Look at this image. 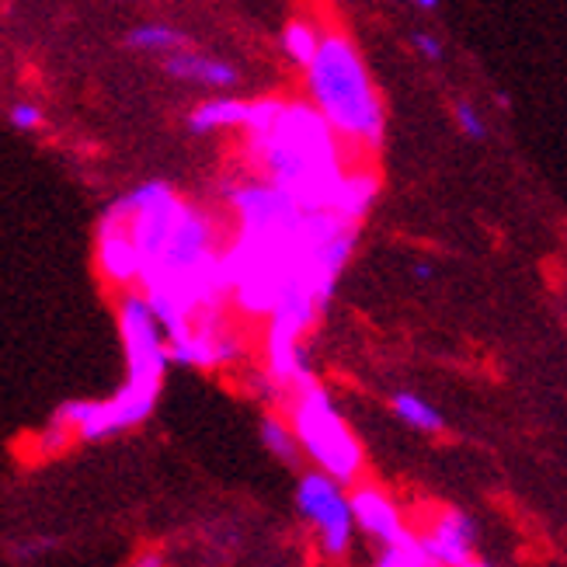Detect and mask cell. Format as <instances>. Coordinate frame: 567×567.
Returning <instances> with one entry per match:
<instances>
[{"mask_svg":"<svg viewBox=\"0 0 567 567\" xmlns=\"http://www.w3.org/2000/svg\"><path fill=\"white\" fill-rule=\"evenodd\" d=\"M167 78L185 81V84H199L209 91H234L240 84V70L219 56H206L199 49H178V53L164 56Z\"/></svg>","mask_w":567,"mask_h":567,"instance_id":"obj_10","label":"cell"},{"mask_svg":"<svg viewBox=\"0 0 567 567\" xmlns=\"http://www.w3.org/2000/svg\"><path fill=\"white\" fill-rule=\"evenodd\" d=\"M352 512H355L359 533L365 539H373L377 547H393L417 536L404 508L398 505V498H393L383 484H373L365 477L352 484Z\"/></svg>","mask_w":567,"mask_h":567,"instance_id":"obj_7","label":"cell"},{"mask_svg":"<svg viewBox=\"0 0 567 567\" xmlns=\"http://www.w3.org/2000/svg\"><path fill=\"white\" fill-rule=\"evenodd\" d=\"M126 45L136 49V53L171 56V53H178V49H188V35L182 29H175V24L151 21V24H136V29L126 35Z\"/></svg>","mask_w":567,"mask_h":567,"instance_id":"obj_16","label":"cell"},{"mask_svg":"<svg viewBox=\"0 0 567 567\" xmlns=\"http://www.w3.org/2000/svg\"><path fill=\"white\" fill-rule=\"evenodd\" d=\"M279 408L286 411L310 466L331 474L334 481L349 484V487L362 481L365 450L324 383L310 377L307 383L292 386Z\"/></svg>","mask_w":567,"mask_h":567,"instance_id":"obj_3","label":"cell"},{"mask_svg":"<svg viewBox=\"0 0 567 567\" xmlns=\"http://www.w3.org/2000/svg\"><path fill=\"white\" fill-rule=\"evenodd\" d=\"M296 512H300L320 560L341 564L352 554L359 526H355L349 484H341L331 474L310 466V471H303L300 481H296Z\"/></svg>","mask_w":567,"mask_h":567,"instance_id":"obj_4","label":"cell"},{"mask_svg":"<svg viewBox=\"0 0 567 567\" xmlns=\"http://www.w3.org/2000/svg\"><path fill=\"white\" fill-rule=\"evenodd\" d=\"M97 268L118 289H136L143 279V258L136 251V240L126 227V219L105 209L97 224Z\"/></svg>","mask_w":567,"mask_h":567,"instance_id":"obj_9","label":"cell"},{"mask_svg":"<svg viewBox=\"0 0 567 567\" xmlns=\"http://www.w3.org/2000/svg\"><path fill=\"white\" fill-rule=\"evenodd\" d=\"M411 276H414V279H422V282H429V279L435 276V265H432V261H417V265L411 268Z\"/></svg>","mask_w":567,"mask_h":567,"instance_id":"obj_22","label":"cell"},{"mask_svg":"<svg viewBox=\"0 0 567 567\" xmlns=\"http://www.w3.org/2000/svg\"><path fill=\"white\" fill-rule=\"evenodd\" d=\"M251 118V97H234V94H216L206 97L192 112H188V130L195 136H209V133H227L248 126Z\"/></svg>","mask_w":567,"mask_h":567,"instance_id":"obj_11","label":"cell"},{"mask_svg":"<svg viewBox=\"0 0 567 567\" xmlns=\"http://www.w3.org/2000/svg\"><path fill=\"white\" fill-rule=\"evenodd\" d=\"M171 362L188 369H224L244 359V338L230 328L227 310L199 317L188 331L167 338Z\"/></svg>","mask_w":567,"mask_h":567,"instance_id":"obj_6","label":"cell"},{"mask_svg":"<svg viewBox=\"0 0 567 567\" xmlns=\"http://www.w3.org/2000/svg\"><path fill=\"white\" fill-rule=\"evenodd\" d=\"M377 195H380V178L373 171L355 167L344 175L341 188H338V199H334V213L349 224H362L369 216V209L377 206Z\"/></svg>","mask_w":567,"mask_h":567,"instance_id":"obj_12","label":"cell"},{"mask_svg":"<svg viewBox=\"0 0 567 567\" xmlns=\"http://www.w3.org/2000/svg\"><path fill=\"white\" fill-rule=\"evenodd\" d=\"M411 8H417V11H439L442 8V0H408Z\"/></svg>","mask_w":567,"mask_h":567,"instance_id":"obj_23","label":"cell"},{"mask_svg":"<svg viewBox=\"0 0 567 567\" xmlns=\"http://www.w3.org/2000/svg\"><path fill=\"white\" fill-rule=\"evenodd\" d=\"M8 122L21 133H35V130H42V109L35 102H14L8 112Z\"/></svg>","mask_w":567,"mask_h":567,"instance_id":"obj_19","label":"cell"},{"mask_svg":"<svg viewBox=\"0 0 567 567\" xmlns=\"http://www.w3.org/2000/svg\"><path fill=\"white\" fill-rule=\"evenodd\" d=\"M118 338L126 352V386L157 401L171 365V349L164 324L140 289H122L118 296Z\"/></svg>","mask_w":567,"mask_h":567,"instance_id":"obj_5","label":"cell"},{"mask_svg":"<svg viewBox=\"0 0 567 567\" xmlns=\"http://www.w3.org/2000/svg\"><path fill=\"white\" fill-rule=\"evenodd\" d=\"M258 435H261V446L268 456H276L279 463L286 466H300L307 456H303V446H300V439H296L292 425H289V417L286 411H265L261 414V422H258Z\"/></svg>","mask_w":567,"mask_h":567,"instance_id":"obj_13","label":"cell"},{"mask_svg":"<svg viewBox=\"0 0 567 567\" xmlns=\"http://www.w3.org/2000/svg\"><path fill=\"white\" fill-rule=\"evenodd\" d=\"M320 42H324V29H320L317 21L310 18H289L282 24V35H279V45H282V56L292 63V66H300L307 70L317 56V49Z\"/></svg>","mask_w":567,"mask_h":567,"instance_id":"obj_15","label":"cell"},{"mask_svg":"<svg viewBox=\"0 0 567 567\" xmlns=\"http://www.w3.org/2000/svg\"><path fill=\"white\" fill-rule=\"evenodd\" d=\"M414 533L435 567H463L477 557V523L463 508H439Z\"/></svg>","mask_w":567,"mask_h":567,"instance_id":"obj_8","label":"cell"},{"mask_svg":"<svg viewBox=\"0 0 567 567\" xmlns=\"http://www.w3.org/2000/svg\"><path fill=\"white\" fill-rule=\"evenodd\" d=\"M463 567H491V564H487V560H477V557H474L471 564H463Z\"/></svg>","mask_w":567,"mask_h":567,"instance_id":"obj_24","label":"cell"},{"mask_svg":"<svg viewBox=\"0 0 567 567\" xmlns=\"http://www.w3.org/2000/svg\"><path fill=\"white\" fill-rule=\"evenodd\" d=\"M307 97L352 151L377 154L386 143V109L362 49L338 29L324 32L313 63L303 70Z\"/></svg>","mask_w":567,"mask_h":567,"instance_id":"obj_2","label":"cell"},{"mask_svg":"<svg viewBox=\"0 0 567 567\" xmlns=\"http://www.w3.org/2000/svg\"><path fill=\"white\" fill-rule=\"evenodd\" d=\"M369 567H435L432 557L422 550V544L414 539H404V544H393V547H380V554L373 557Z\"/></svg>","mask_w":567,"mask_h":567,"instance_id":"obj_17","label":"cell"},{"mask_svg":"<svg viewBox=\"0 0 567 567\" xmlns=\"http://www.w3.org/2000/svg\"><path fill=\"white\" fill-rule=\"evenodd\" d=\"M344 143L310 97H292L265 133H248V164L307 209H331L344 182Z\"/></svg>","mask_w":567,"mask_h":567,"instance_id":"obj_1","label":"cell"},{"mask_svg":"<svg viewBox=\"0 0 567 567\" xmlns=\"http://www.w3.org/2000/svg\"><path fill=\"white\" fill-rule=\"evenodd\" d=\"M411 49L422 60H429V63H442V56H446V45H442L432 32H411Z\"/></svg>","mask_w":567,"mask_h":567,"instance_id":"obj_20","label":"cell"},{"mask_svg":"<svg viewBox=\"0 0 567 567\" xmlns=\"http://www.w3.org/2000/svg\"><path fill=\"white\" fill-rule=\"evenodd\" d=\"M453 122H456V130H460L466 140H474V143L487 140V133H491L484 112H477V105H471V102H456V105H453Z\"/></svg>","mask_w":567,"mask_h":567,"instance_id":"obj_18","label":"cell"},{"mask_svg":"<svg viewBox=\"0 0 567 567\" xmlns=\"http://www.w3.org/2000/svg\"><path fill=\"white\" fill-rule=\"evenodd\" d=\"M390 411L393 417H398L401 425H408L411 432H422V435H439L442 429H446V417H442V411L425 401L422 393H411V390H398L390 398Z\"/></svg>","mask_w":567,"mask_h":567,"instance_id":"obj_14","label":"cell"},{"mask_svg":"<svg viewBox=\"0 0 567 567\" xmlns=\"http://www.w3.org/2000/svg\"><path fill=\"white\" fill-rule=\"evenodd\" d=\"M133 567H167V564H164V557H161L157 550H146V554H140V557H136V564H133Z\"/></svg>","mask_w":567,"mask_h":567,"instance_id":"obj_21","label":"cell"}]
</instances>
